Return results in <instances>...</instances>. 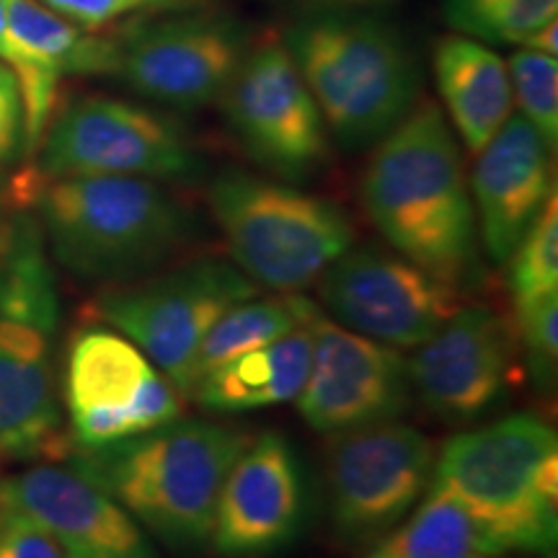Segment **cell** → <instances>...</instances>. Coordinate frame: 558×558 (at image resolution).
Segmentation results:
<instances>
[{"instance_id": "cell-26", "label": "cell", "mask_w": 558, "mask_h": 558, "mask_svg": "<svg viewBox=\"0 0 558 558\" xmlns=\"http://www.w3.org/2000/svg\"><path fill=\"white\" fill-rule=\"evenodd\" d=\"M0 62H5L19 83L21 107H24V145L34 153L39 148V140L45 135L47 124L52 122L58 109L60 75L29 52V47L16 37L5 19L3 0H0Z\"/></svg>"}, {"instance_id": "cell-15", "label": "cell", "mask_w": 558, "mask_h": 558, "mask_svg": "<svg viewBox=\"0 0 558 558\" xmlns=\"http://www.w3.org/2000/svg\"><path fill=\"white\" fill-rule=\"evenodd\" d=\"M308 326L311 369L295 401L313 429L339 435L390 422L409 409V360L399 349L362 337L318 308L311 313Z\"/></svg>"}, {"instance_id": "cell-3", "label": "cell", "mask_w": 558, "mask_h": 558, "mask_svg": "<svg viewBox=\"0 0 558 558\" xmlns=\"http://www.w3.org/2000/svg\"><path fill=\"white\" fill-rule=\"evenodd\" d=\"M60 295L47 241L32 215L0 226V460H62L73 439L62 429L54 383Z\"/></svg>"}, {"instance_id": "cell-32", "label": "cell", "mask_w": 558, "mask_h": 558, "mask_svg": "<svg viewBox=\"0 0 558 558\" xmlns=\"http://www.w3.org/2000/svg\"><path fill=\"white\" fill-rule=\"evenodd\" d=\"M24 140V107L21 90L9 68L0 62V166H5L19 153Z\"/></svg>"}, {"instance_id": "cell-25", "label": "cell", "mask_w": 558, "mask_h": 558, "mask_svg": "<svg viewBox=\"0 0 558 558\" xmlns=\"http://www.w3.org/2000/svg\"><path fill=\"white\" fill-rule=\"evenodd\" d=\"M448 24L463 37L497 45H527L558 19V0H442Z\"/></svg>"}, {"instance_id": "cell-8", "label": "cell", "mask_w": 558, "mask_h": 558, "mask_svg": "<svg viewBox=\"0 0 558 558\" xmlns=\"http://www.w3.org/2000/svg\"><path fill=\"white\" fill-rule=\"evenodd\" d=\"M254 295L259 288L239 267L197 259L124 284H107L94 300V313L145 352L186 399L202 339L222 313Z\"/></svg>"}, {"instance_id": "cell-28", "label": "cell", "mask_w": 558, "mask_h": 558, "mask_svg": "<svg viewBox=\"0 0 558 558\" xmlns=\"http://www.w3.org/2000/svg\"><path fill=\"white\" fill-rule=\"evenodd\" d=\"M514 337L522 365L541 390H554L558 367V290L514 303Z\"/></svg>"}, {"instance_id": "cell-23", "label": "cell", "mask_w": 558, "mask_h": 558, "mask_svg": "<svg viewBox=\"0 0 558 558\" xmlns=\"http://www.w3.org/2000/svg\"><path fill=\"white\" fill-rule=\"evenodd\" d=\"M313 311H316V303L298 295V292L282 298L254 295L235 303L233 308H228L215 320L213 329L202 339L192 367V388L197 386L199 378H205L209 369L226 365V362L259 347H267L305 326Z\"/></svg>"}, {"instance_id": "cell-9", "label": "cell", "mask_w": 558, "mask_h": 558, "mask_svg": "<svg viewBox=\"0 0 558 558\" xmlns=\"http://www.w3.org/2000/svg\"><path fill=\"white\" fill-rule=\"evenodd\" d=\"M62 401L75 448H101L186 416L184 393L128 337L104 326L70 337Z\"/></svg>"}, {"instance_id": "cell-24", "label": "cell", "mask_w": 558, "mask_h": 558, "mask_svg": "<svg viewBox=\"0 0 558 558\" xmlns=\"http://www.w3.org/2000/svg\"><path fill=\"white\" fill-rule=\"evenodd\" d=\"M380 550L388 558H497L463 501L435 481L407 525Z\"/></svg>"}, {"instance_id": "cell-18", "label": "cell", "mask_w": 558, "mask_h": 558, "mask_svg": "<svg viewBox=\"0 0 558 558\" xmlns=\"http://www.w3.org/2000/svg\"><path fill=\"white\" fill-rule=\"evenodd\" d=\"M305 509V481L288 437L248 439L222 481L209 543L226 558H256L295 541Z\"/></svg>"}, {"instance_id": "cell-12", "label": "cell", "mask_w": 558, "mask_h": 558, "mask_svg": "<svg viewBox=\"0 0 558 558\" xmlns=\"http://www.w3.org/2000/svg\"><path fill=\"white\" fill-rule=\"evenodd\" d=\"M318 292L337 324L409 349L424 344L463 305V290L393 248H347L324 275Z\"/></svg>"}, {"instance_id": "cell-20", "label": "cell", "mask_w": 558, "mask_h": 558, "mask_svg": "<svg viewBox=\"0 0 558 558\" xmlns=\"http://www.w3.org/2000/svg\"><path fill=\"white\" fill-rule=\"evenodd\" d=\"M435 78L445 109L473 156L512 117V81L507 62L476 39H439Z\"/></svg>"}, {"instance_id": "cell-11", "label": "cell", "mask_w": 558, "mask_h": 558, "mask_svg": "<svg viewBox=\"0 0 558 558\" xmlns=\"http://www.w3.org/2000/svg\"><path fill=\"white\" fill-rule=\"evenodd\" d=\"M435 458L432 439L396 418L333 435L326 484L339 538L365 546L388 535L427 494Z\"/></svg>"}, {"instance_id": "cell-35", "label": "cell", "mask_w": 558, "mask_h": 558, "mask_svg": "<svg viewBox=\"0 0 558 558\" xmlns=\"http://www.w3.org/2000/svg\"><path fill=\"white\" fill-rule=\"evenodd\" d=\"M367 558H388V556H386V554H383V550L378 548V550H375V554H373V556H367Z\"/></svg>"}, {"instance_id": "cell-16", "label": "cell", "mask_w": 558, "mask_h": 558, "mask_svg": "<svg viewBox=\"0 0 558 558\" xmlns=\"http://www.w3.org/2000/svg\"><path fill=\"white\" fill-rule=\"evenodd\" d=\"M514 324L488 305H460L409 360L411 390L445 422H471L520 378Z\"/></svg>"}, {"instance_id": "cell-22", "label": "cell", "mask_w": 558, "mask_h": 558, "mask_svg": "<svg viewBox=\"0 0 558 558\" xmlns=\"http://www.w3.org/2000/svg\"><path fill=\"white\" fill-rule=\"evenodd\" d=\"M5 19L29 52L52 73L62 75H117L120 41L99 37L39 0H3Z\"/></svg>"}, {"instance_id": "cell-36", "label": "cell", "mask_w": 558, "mask_h": 558, "mask_svg": "<svg viewBox=\"0 0 558 558\" xmlns=\"http://www.w3.org/2000/svg\"><path fill=\"white\" fill-rule=\"evenodd\" d=\"M0 465H3V460H0Z\"/></svg>"}, {"instance_id": "cell-13", "label": "cell", "mask_w": 558, "mask_h": 558, "mask_svg": "<svg viewBox=\"0 0 558 558\" xmlns=\"http://www.w3.org/2000/svg\"><path fill=\"white\" fill-rule=\"evenodd\" d=\"M222 107L235 137L264 169L305 179L329 160V130L284 41L246 52Z\"/></svg>"}, {"instance_id": "cell-10", "label": "cell", "mask_w": 558, "mask_h": 558, "mask_svg": "<svg viewBox=\"0 0 558 558\" xmlns=\"http://www.w3.org/2000/svg\"><path fill=\"white\" fill-rule=\"evenodd\" d=\"M39 179H186L199 171L192 140L169 117L137 104L88 96L62 109L39 140Z\"/></svg>"}, {"instance_id": "cell-19", "label": "cell", "mask_w": 558, "mask_h": 558, "mask_svg": "<svg viewBox=\"0 0 558 558\" xmlns=\"http://www.w3.org/2000/svg\"><path fill=\"white\" fill-rule=\"evenodd\" d=\"M471 199L488 259L507 264L556 194L554 148L525 117H509L476 153Z\"/></svg>"}, {"instance_id": "cell-27", "label": "cell", "mask_w": 558, "mask_h": 558, "mask_svg": "<svg viewBox=\"0 0 558 558\" xmlns=\"http://www.w3.org/2000/svg\"><path fill=\"white\" fill-rule=\"evenodd\" d=\"M509 264V292L514 303L558 290V205L556 194L546 202L541 215L512 256Z\"/></svg>"}, {"instance_id": "cell-17", "label": "cell", "mask_w": 558, "mask_h": 558, "mask_svg": "<svg viewBox=\"0 0 558 558\" xmlns=\"http://www.w3.org/2000/svg\"><path fill=\"white\" fill-rule=\"evenodd\" d=\"M0 499L45 527L68 558H156L128 509L68 460L0 478Z\"/></svg>"}, {"instance_id": "cell-31", "label": "cell", "mask_w": 558, "mask_h": 558, "mask_svg": "<svg viewBox=\"0 0 558 558\" xmlns=\"http://www.w3.org/2000/svg\"><path fill=\"white\" fill-rule=\"evenodd\" d=\"M41 3L83 29H96V26L128 16L132 11L156 5L160 0H41Z\"/></svg>"}, {"instance_id": "cell-2", "label": "cell", "mask_w": 558, "mask_h": 558, "mask_svg": "<svg viewBox=\"0 0 558 558\" xmlns=\"http://www.w3.org/2000/svg\"><path fill=\"white\" fill-rule=\"evenodd\" d=\"M13 199L37 209L54 259L83 282L148 277L192 239L186 209L153 179H39L24 171L13 181Z\"/></svg>"}, {"instance_id": "cell-21", "label": "cell", "mask_w": 558, "mask_h": 558, "mask_svg": "<svg viewBox=\"0 0 558 558\" xmlns=\"http://www.w3.org/2000/svg\"><path fill=\"white\" fill-rule=\"evenodd\" d=\"M311 354L313 333L305 324L288 337L209 369L192 388L190 399L215 414H241L290 403L308 378Z\"/></svg>"}, {"instance_id": "cell-6", "label": "cell", "mask_w": 558, "mask_h": 558, "mask_svg": "<svg viewBox=\"0 0 558 558\" xmlns=\"http://www.w3.org/2000/svg\"><path fill=\"white\" fill-rule=\"evenodd\" d=\"M284 47L347 150L380 143L418 96V68L396 26L362 13H316L292 26Z\"/></svg>"}, {"instance_id": "cell-30", "label": "cell", "mask_w": 558, "mask_h": 558, "mask_svg": "<svg viewBox=\"0 0 558 558\" xmlns=\"http://www.w3.org/2000/svg\"><path fill=\"white\" fill-rule=\"evenodd\" d=\"M0 558H68L60 543L16 507L0 499Z\"/></svg>"}, {"instance_id": "cell-34", "label": "cell", "mask_w": 558, "mask_h": 558, "mask_svg": "<svg viewBox=\"0 0 558 558\" xmlns=\"http://www.w3.org/2000/svg\"><path fill=\"white\" fill-rule=\"evenodd\" d=\"M324 3H349V5H357V3H380V0H324Z\"/></svg>"}, {"instance_id": "cell-29", "label": "cell", "mask_w": 558, "mask_h": 558, "mask_svg": "<svg viewBox=\"0 0 558 558\" xmlns=\"http://www.w3.org/2000/svg\"><path fill=\"white\" fill-rule=\"evenodd\" d=\"M512 99L522 117L556 148L558 140V62L550 54L522 50L509 62Z\"/></svg>"}, {"instance_id": "cell-1", "label": "cell", "mask_w": 558, "mask_h": 558, "mask_svg": "<svg viewBox=\"0 0 558 558\" xmlns=\"http://www.w3.org/2000/svg\"><path fill=\"white\" fill-rule=\"evenodd\" d=\"M362 202L390 248L460 290L476 277L478 228L463 156L445 114L414 104L375 143Z\"/></svg>"}, {"instance_id": "cell-33", "label": "cell", "mask_w": 558, "mask_h": 558, "mask_svg": "<svg viewBox=\"0 0 558 558\" xmlns=\"http://www.w3.org/2000/svg\"><path fill=\"white\" fill-rule=\"evenodd\" d=\"M556 32H558V19L543 26V29L535 34V37L530 39L525 47L527 50H535V52H543V54H550V58H556V52H558Z\"/></svg>"}, {"instance_id": "cell-14", "label": "cell", "mask_w": 558, "mask_h": 558, "mask_svg": "<svg viewBox=\"0 0 558 558\" xmlns=\"http://www.w3.org/2000/svg\"><path fill=\"white\" fill-rule=\"evenodd\" d=\"M117 41V75L145 99L181 111L222 99L248 52L241 24L218 13L140 21Z\"/></svg>"}, {"instance_id": "cell-5", "label": "cell", "mask_w": 558, "mask_h": 558, "mask_svg": "<svg viewBox=\"0 0 558 558\" xmlns=\"http://www.w3.org/2000/svg\"><path fill=\"white\" fill-rule=\"evenodd\" d=\"M432 481L473 514L494 556L556 558L558 439L538 414L460 432L435 458Z\"/></svg>"}, {"instance_id": "cell-4", "label": "cell", "mask_w": 558, "mask_h": 558, "mask_svg": "<svg viewBox=\"0 0 558 558\" xmlns=\"http://www.w3.org/2000/svg\"><path fill=\"white\" fill-rule=\"evenodd\" d=\"M248 445L243 429L181 416L143 435L70 448L73 463L166 546L194 550L209 543L230 465Z\"/></svg>"}, {"instance_id": "cell-7", "label": "cell", "mask_w": 558, "mask_h": 558, "mask_svg": "<svg viewBox=\"0 0 558 558\" xmlns=\"http://www.w3.org/2000/svg\"><path fill=\"white\" fill-rule=\"evenodd\" d=\"M230 256L256 288L300 292L354 246L337 202L251 173H222L207 192Z\"/></svg>"}]
</instances>
